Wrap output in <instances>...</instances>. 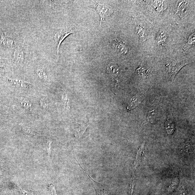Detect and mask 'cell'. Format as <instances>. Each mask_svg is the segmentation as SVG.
<instances>
[{"label": "cell", "instance_id": "1", "mask_svg": "<svg viewBox=\"0 0 195 195\" xmlns=\"http://www.w3.org/2000/svg\"><path fill=\"white\" fill-rule=\"evenodd\" d=\"M75 32L69 28H58L55 29L53 32L54 43L58 56L59 55V49L61 43L70 34L75 33Z\"/></svg>", "mask_w": 195, "mask_h": 195}, {"label": "cell", "instance_id": "2", "mask_svg": "<svg viewBox=\"0 0 195 195\" xmlns=\"http://www.w3.org/2000/svg\"><path fill=\"white\" fill-rule=\"evenodd\" d=\"M26 59L25 49L21 43L18 44L14 48L12 55V61L17 66H22L24 64Z\"/></svg>", "mask_w": 195, "mask_h": 195}, {"label": "cell", "instance_id": "3", "mask_svg": "<svg viewBox=\"0 0 195 195\" xmlns=\"http://www.w3.org/2000/svg\"><path fill=\"white\" fill-rule=\"evenodd\" d=\"M188 64V63L185 61H174L171 63L167 66L168 79L170 81L173 82L176 75L181 68Z\"/></svg>", "mask_w": 195, "mask_h": 195}, {"label": "cell", "instance_id": "4", "mask_svg": "<svg viewBox=\"0 0 195 195\" xmlns=\"http://www.w3.org/2000/svg\"><path fill=\"white\" fill-rule=\"evenodd\" d=\"M16 37L13 35L6 32L0 34V43L1 45L8 48H15L18 43Z\"/></svg>", "mask_w": 195, "mask_h": 195}, {"label": "cell", "instance_id": "5", "mask_svg": "<svg viewBox=\"0 0 195 195\" xmlns=\"http://www.w3.org/2000/svg\"><path fill=\"white\" fill-rule=\"evenodd\" d=\"M78 162V165H80V167H81V168L83 170V171L85 173V174L87 175V177L92 181V182L93 183V185L95 187L97 195H111L110 193L109 192V190L108 189L107 186L104 184H100V183L97 182L96 181L94 180L90 177V176L89 175L88 173L81 167L80 164Z\"/></svg>", "mask_w": 195, "mask_h": 195}, {"label": "cell", "instance_id": "6", "mask_svg": "<svg viewBox=\"0 0 195 195\" xmlns=\"http://www.w3.org/2000/svg\"><path fill=\"white\" fill-rule=\"evenodd\" d=\"M96 10L101 17L100 25L101 24L102 21L112 15L113 13L112 8L107 5L102 4L97 5Z\"/></svg>", "mask_w": 195, "mask_h": 195}, {"label": "cell", "instance_id": "7", "mask_svg": "<svg viewBox=\"0 0 195 195\" xmlns=\"http://www.w3.org/2000/svg\"><path fill=\"white\" fill-rule=\"evenodd\" d=\"M9 80L12 84L18 88L28 89L32 86V83L30 82L21 78H10Z\"/></svg>", "mask_w": 195, "mask_h": 195}, {"label": "cell", "instance_id": "8", "mask_svg": "<svg viewBox=\"0 0 195 195\" xmlns=\"http://www.w3.org/2000/svg\"><path fill=\"white\" fill-rule=\"evenodd\" d=\"M193 145L189 142L183 143L179 148V151L184 155H191L194 152Z\"/></svg>", "mask_w": 195, "mask_h": 195}, {"label": "cell", "instance_id": "9", "mask_svg": "<svg viewBox=\"0 0 195 195\" xmlns=\"http://www.w3.org/2000/svg\"><path fill=\"white\" fill-rule=\"evenodd\" d=\"M145 143V141H144L142 143L141 146H140L138 150L137 153L136 160L134 161L132 166L133 170H136L137 168L139 166L140 164L141 163L142 155H143V152Z\"/></svg>", "mask_w": 195, "mask_h": 195}, {"label": "cell", "instance_id": "10", "mask_svg": "<svg viewBox=\"0 0 195 195\" xmlns=\"http://www.w3.org/2000/svg\"><path fill=\"white\" fill-rule=\"evenodd\" d=\"M144 98V97L143 96L137 94L130 100L129 105L127 107V109L131 110V109L135 108L141 103Z\"/></svg>", "mask_w": 195, "mask_h": 195}, {"label": "cell", "instance_id": "11", "mask_svg": "<svg viewBox=\"0 0 195 195\" xmlns=\"http://www.w3.org/2000/svg\"><path fill=\"white\" fill-rule=\"evenodd\" d=\"M165 126L168 134L169 135L172 134L174 133L175 129V126L174 121L170 117H167L165 121Z\"/></svg>", "mask_w": 195, "mask_h": 195}, {"label": "cell", "instance_id": "12", "mask_svg": "<svg viewBox=\"0 0 195 195\" xmlns=\"http://www.w3.org/2000/svg\"><path fill=\"white\" fill-rule=\"evenodd\" d=\"M136 30L138 35L141 40L143 41H146L147 38V33L144 28L141 26L138 25L136 27Z\"/></svg>", "mask_w": 195, "mask_h": 195}, {"label": "cell", "instance_id": "13", "mask_svg": "<svg viewBox=\"0 0 195 195\" xmlns=\"http://www.w3.org/2000/svg\"><path fill=\"white\" fill-rule=\"evenodd\" d=\"M36 74L37 76L40 80L44 81H47V75L43 68L42 67L38 68L36 70Z\"/></svg>", "mask_w": 195, "mask_h": 195}, {"label": "cell", "instance_id": "14", "mask_svg": "<svg viewBox=\"0 0 195 195\" xmlns=\"http://www.w3.org/2000/svg\"><path fill=\"white\" fill-rule=\"evenodd\" d=\"M114 45L115 47H117V48L121 50V51H122L123 52V50H125L126 52H127V49H126V46L123 44L122 42L114 39Z\"/></svg>", "mask_w": 195, "mask_h": 195}, {"label": "cell", "instance_id": "15", "mask_svg": "<svg viewBox=\"0 0 195 195\" xmlns=\"http://www.w3.org/2000/svg\"><path fill=\"white\" fill-rule=\"evenodd\" d=\"M22 129L24 132L26 134L31 135V136H34V135L40 134V133L34 131L31 128L27 127L26 126H22Z\"/></svg>", "mask_w": 195, "mask_h": 195}, {"label": "cell", "instance_id": "16", "mask_svg": "<svg viewBox=\"0 0 195 195\" xmlns=\"http://www.w3.org/2000/svg\"><path fill=\"white\" fill-rule=\"evenodd\" d=\"M179 179L178 177L174 178L172 179L170 186L168 188V191H170L174 190L177 188L179 183Z\"/></svg>", "mask_w": 195, "mask_h": 195}, {"label": "cell", "instance_id": "17", "mask_svg": "<svg viewBox=\"0 0 195 195\" xmlns=\"http://www.w3.org/2000/svg\"><path fill=\"white\" fill-rule=\"evenodd\" d=\"M21 106L27 110L32 111V103L28 100L24 99L22 100L21 102Z\"/></svg>", "mask_w": 195, "mask_h": 195}, {"label": "cell", "instance_id": "18", "mask_svg": "<svg viewBox=\"0 0 195 195\" xmlns=\"http://www.w3.org/2000/svg\"><path fill=\"white\" fill-rule=\"evenodd\" d=\"M87 126L86 125L83 126L80 125L79 128H77L76 136L79 137L82 136L86 131Z\"/></svg>", "mask_w": 195, "mask_h": 195}, {"label": "cell", "instance_id": "19", "mask_svg": "<svg viewBox=\"0 0 195 195\" xmlns=\"http://www.w3.org/2000/svg\"><path fill=\"white\" fill-rule=\"evenodd\" d=\"M108 69H110L112 73H117L119 72V68L116 65L110 64L108 66Z\"/></svg>", "mask_w": 195, "mask_h": 195}, {"label": "cell", "instance_id": "20", "mask_svg": "<svg viewBox=\"0 0 195 195\" xmlns=\"http://www.w3.org/2000/svg\"><path fill=\"white\" fill-rule=\"evenodd\" d=\"M62 100L64 102L65 106L67 109H70L69 101L67 95L66 93H63L62 97Z\"/></svg>", "mask_w": 195, "mask_h": 195}, {"label": "cell", "instance_id": "21", "mask_svg": "<svg viewBox=\"0 0 195 195\" xmlns=\"http://www.w3.org/2000/svg\"><path fill=\"white\" fill-rule=\"evenodd\" d=\"M165 36V32H162L160 33L158 41V44L159 45L165 43L166 40Z\"/></svg>", "mask_w": 195, "mask_h": 195}, {"label": "cell", "instance_id": "22", "mask_svg": "<svg viewBox=\"0 0 195 195\" xmlns=\"http://www.w3.org/2000/svg\"><path fill=\"white\" fill-rule=\"evenodd\" d=\"M40 104L41 106L44 109H47L49 107V103L46 102L45 99L42 98L40 101Z\"/></svg>", "mask_w": 195, "mask_h": 195}, {"label": "cell", "instance_id": "23", "mask_svg": "<svg viewBox=\"0 0 195 195\" xmlns=\"http://www.w3.org/2000/svg\"><path fill=\"white\" fill-rule=\"evenodd\" d=\"M52 140L50 138H49L47 140V153L49 155L51 153V144L52 143Z\"/></svg>", "mask_w": 195, "mask_h": 195}, {"label": "cell", "instance_id": "24", "mask_svg": "<svg viewBox=\"0 0 195 195\" xmlns=\"http://www.w3.org/2000/svg\"><path fill=\"white\" fill-rule=\"evenodd\" d=\"M135 184V181L134 179H132V180L131 181V184L130 185L129 188V193L131 195H132V193L133 192V188Z\"/></svg>", "mask_w": 195, "mask_h": 195}, {"label": "cell", "instance_id": "25", "mask_svg": "<svg viewBox=\"0 0 195 195\" xmlns=\"http://www.w3.org/2000/svg\"><path fill=\"white\" fill-rule=\"evenodd\" d=\"M50 190L52 192V195H58L56 193L55 187L54 184L51 185L50 187Z\"/></svg>", "mask_w": 195, "mask_h": 195}, {"label": "cell", "instance_id": "26", "mask_svg": "<svg viewBox=\"0 0 195 195\" xmlns=\"http://www.w3.org/2000/svg\"><path fill=\"white\" fill-rule=\"evenodd\" d=\"M179 195H187V191L185 189H184L181 190Z\"/></svg>", "mask_w": 195, "mask_h": 195}, {"label": "cell", "instance_id": "27", "mask_svg": "<svg viewBox=\"0 0 195 195\" xmlns=\"http://www.w3.org/2000/svg\"><path fill=\"white\" fill-rule=\"evenodd\" d=\"M3 62L2 60H1V58H0V68L3 67Z\"/></svg>", "mask_w": 195, "mask_h": 195}]
</instances>
